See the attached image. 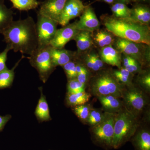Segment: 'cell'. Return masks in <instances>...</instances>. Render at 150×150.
Instances as JSON below:
<instances>
[{
  "mask_svg": "<svg viewBox=\"0 0 150 150\" xmlns=\"http://www.w3.org/2000/svg\"><path fill=\"white\" fill-rule=\"evenodd\" d=\"M2 34L7 46L14 52L30 56L38 47L36 23L32 17L13 20Z\"/></svg>",
  "mask_w": 150,
  "mask_h": 150,
  "instance_id": "1",
  "label": "cell"
},
{
  "mask_svg": "<svg viewBox=\"0 0 150 150\" xmlns=\"http://www.w3.org/2000/svg\"><path fill=\"white\" fill-rule=\"evenodd\" d=\"M103 23L106 30L116 37L150 46L149 26L131 19L111 16L105 17Z\"/></svg>",
  "mask_w": 150,
  "mask_h": 150,
  "instance_id": "2",
  "label": "cell"
},
{
  "mask_svg": "<svg viewBox=\"0 0 150 150\" xmlns=\"http://www.w3.org/2000/svg\"><path fill=\"white\" fill-rule=\"evenodd\" d=\"M139 127L137 116L122 108L115 113L112 148L118 149L131 140Z\"/></svg>",
  "mask_w": 150,
  "mask_h": 150,
  "instance_id": "3",
  "label": "cell"
},
{
  "mask_svg": "<svg viewBox=\"0 0 150 150\" xmlns=\"http://www.w3.org/2000/svg\"><path fill=\"white\" fill-rule=\"evenodd\" d=\"M124 86L119 83L112 73L103 71L91 79L90 88L92 93L97 97L113 96L122 98L125 90Z\"/></svg>",
  "mask_w": 150,
  "mask_h": 150,
  "instance_id": "4",
  "label": "cell"
},
{
  "mask_svg": "<svg viewBox=\"0 0 150 150\" xmlns=\"http://www.w3.org/2000/svg\"><path fill=\"white\" fill-rule=\"evenodd\" d=\"M51 48L50 45L38 46L27 58L30 64L37 71L40 81L44 83L56 69L51 59Z\"/></svg>",
  "mask_w": 150,
  "mask_h": 150,
  "instance_id": "5",
  "label": "cell"
},
{
  "mask_svg": "<svg viewBox=\"0 0 150 150\" xmlns=\"http://www.w3.org/2000/svg\"><path fill=\"white\" fill-rule=\"evenodd\" d=\"M115 113L105 112L101 122L92 126L91 135L93 142L105 149L112 148Z\"/></svg>",
  "mask_w": 150,
  "mask_h": 150,
  "instance_id": "6",
  "label": "cell"
},
{
  "mask_svg": "<svg viewBox=\"0 0 150 150\" xmlns=\"http://www.w3.org/2000/svg\"><path fill=\"white\" fill-rule=\"evenodd\" d=\"M113 45L114 48L121 54L136 59L141 66L149 63V46L118 37L115 39Z\"/></svg>",
  "mask_w": 150,
  "mask_h": 150,
  "instance_id": "7",
  "label": "cell"
},
{
  "mask_svg": "<svg viewBox=\"0 0 150 150\" xmlns=\"http://www.w3.org/2000/svg\"><path fill=\"white\" fill-rule=\"evenodd\" d=\"M35 23L38 46L50 45L58 29V23L37 13V21Z\"/></svg>",
  "mask_w": 150,
  "mask_h": 150,
  "instance_id": "8",
  "label": "cell"
},
{
  "mask_svg": "<svg viewBox=\"0 0 150 150\" xmlns=\"http://www.w3.org/2000/svg\"><path fill=\"white\" fill-rule=\"evenodd\" d=\"M122 98L125 108L136 116L143 111L146 104V99L143 92L133 86L124 91Z\"/></svg>",
  "mask_w": 150,
  "mask_h": 150,
  "instance_id": "9",
  "label": "cell"
},
{
  "mask_svg": "<svg viewBox=\"0 0 150 150\" xmlns=\"http://www.w3.org/2000/svg\"><path fill=\"white\" fill-rule=\"evenodd\" d=\"M79 31L77 27V21L69 23L66 26L57 29L50 45L55 48H64L65 45L70 40H74Z\"/></svg>",
  "mask_w": 150,
  "mask_h": 150,
  "instance_id": "10",
  "label": "cell"
},
{
  "mask_svg": "<svg viewBox=\"0 0 150 150\" xmlns=\"http://www.w3.org/2000/svg\"><path fill=\"white\" fill-rule=\"evenodd\" d=\"M86 6L81 0H67L61 14L59 24L66 26L70 21L80 16L83 12Z\"/></svg>",
  "mask_w": 150,
  "mask_h": 150,
  "instance_id": "11",
  "label": "cell"
},
{
  "mask_svg": "<svg viewBox=\"0 0 150 150\" xmlns=\"http://www.w3.org/2000/svg\"><path fill=\"white\" fill-rule=\"evenodd\" d=\"M67 0H45L40 3L37 13L58 23Z\"/></svg>",
  "mask_w": 150,
  "mask_h": 150,
  "instance_id": "12",
  "label": "cell"
},
{
  "mask_svg": "<svg viewBox=\"0 0 150 150\" xmlns=\"http://www.w3.org/2000/svg\"><path fill=\"white\" fill-rule=\"evenodd\" d=\"M100 22L91 7L86 8L79 20L77 21V27L79 30H86L93 33L98 30Z\"/></svg>",
  "mask_w": 150,
  "mask_h": 150,
  "instance_id": "13",
  "label": "cell"
},
{
  "mask_svg": "<svg viewBox=\"0 0 150 150\" xmlns=\"http://www.w3.org/2000/svg\"><path fill=\"white\" fill-rule=\"evenodd\" d=\"M121 56L122 54L112 45L101 48L99 52V56L103 62L118 69L121 67Z\"/></svg>",
  "mask_w": 150,
  "mask_h": 150,
  "instance_id": "14",
  "label": "cell"
},
{
  "mask_svg": "<svg viewBox=\"0 0 150 150\" xmlns=\"http://www.w3.org/2000/svg\"><path fill=\"white\" fill-rule=\"evenodd\" d=\"M52 62L55 67L63 66L70 61L76 59L77 56L76 52L64 48H55L52 47L51 51Z\"/></svg>",
  "mask_w": 150,
  "mask_h": 150,
  "instance_id": "15",
  "label": "cell"
},
{
  "mask_svg": "<svg viewBox=\"0 0 150 150\" xmlns=\"http://www.w3.org/2000/svg\"><path fill=\"white\" fill-rule=\"evenodd\" d=\"M39 90L40 93V96L35 108L34 114L39 122H46L51 121V118L49 106L46 100V97L45 95L43 94L42 87L39 88Z\"/></svg>",
  "mask_w": 150,
  "mask_h": 150,
  "instance_id": "16",
  "label": "cell"
},
{
  "mask_svg": "<svg viewBox=\"0 0 150 150\" xmlns=\"http://www.w3.org/2000/svg\"><path fill=\"white\" fill-rule=\"evenodd\" d=\"M92 33L86 30H80L74 40L76 41L77 47L78 55L88 51L93 44Z\"/></svg>",
  "mask_w": 150,
  "mask_h": 150,
  "instance_id": "17",
  "label": "cell"
},
{
  "mask_svg": "<svg viewBox=\"0 0 150 150\" xmlns=\"http://www.w3.org/2000/svg\"><path fill=\"white\" fill-rule=\"evenodd\" d=\"M135 150H150V133L149 130L136 132L131 139Z\"/></svg>",
  "mask_w": 150,
  "mask_h": 150,
  "instance_id": "18",
  "label": "cell"
},
{
  "mask_svg": "<svg viewBox=\"0 0 150 150\" xmlns=\"http://www.w3.org/2000/svg\"><path fill=\"white\" fill-rule=\"evenodd\" d=\"M142 24L148 25L150 23V10L149 7L144 5L135 6L131 9L130 18Z\"/></svg>",
  "mask_w": 150,
  "mask_h": 150,
  "instance_id": "19",
  "label": "cell"
},
{
  "mask_svg": "<svg viewBox=\"0 0 150 150\" xmlns=\"http://www.w3.org/2000/svg\"><path fill=\"white\" fill-rule=\"evenodd\" d=\"M105 112L116 113L123 107V102L118 98L109 95L97 97Z\"/></svg>",
  "mask_w": 150,
  "mask_h": 150,
  "instance_id": "20",
  "label": "cell"
},
{
  "mask_svg": "<svg viewBox=\"0 0 150 150\" xmlns=\"http://www.w3.org/2000/svg\"><path fill=\"white\" fill-rule=\"evenodd\" d=\"M13 11L6 6L5 0H0V34L13 21Z\"/></svg>",
  "mask_w": 150,
  "mask_h": 150,
  "instance_id": "21",
  "label": "cell"
},
{
  "mask_svg": "<svg viewBox=\"0 0 150 150\" xmlns=\"http://www.w3.org/2000/svg\"><path fill=\"white\" fill-rule=\"evenodd\" d=\"M25 58V56L23 55L21 59L16 63L11 69H8L0 72V90L9 88L11 86L14 79L15 70L22 60Z\"/></svg>",
  "mask_w": 150,
  "mask_h": 150,
  "instance_id": "22",
  "label": "cell"
},
{
  "mask_svg": "<svg viewBox=\"0 0 150 150\" xmlns=\"http://www.w3.org/2000/svg\"><path fill=\"white\" fill-rule=\"evenodd\" d=\"M90 94L85 91L76 93H67L66 104L68 106L74 107L78 105L85 104L89 100Z\"/></svg>",
  "mask_w": 150,
  "mask_h": 150,
  "instance_id": "23",
  "label": "cell"
},
{
  "mask_svg": "<svg viewBox=\"0 0 150 150\" xmlns=\"http://www.w3.org/2000/svg\"><path fill=\"white\" fill-rule=\"evenodd\" d=\"M113 35L107 30H98L93 37V40L100 48L112 45L115 38Z\"/></svg>",
  "mask_w": 150,
  "mask_h": 150,
  "instance_id": "24",
  "label": "cell"
},
{
  "mask_svg": "<svg viewBox=\"0 0 150 150\" xmlns=\"http://www.w3.org/2000/svg\"><path fill=\"white\" fill-rule=\"evenodd\" d=\"M119 83L128 87L133 86L132 80L134 74H131L126 69L121 67L118 69L115 70L112 73Z\"/></svg>",
  "mask_w": 150,
  "mask_h": 150,
  "instance_id": "25",
  "label": "cell"
},
{
  "mask_svg": "<svg viewBox=\"0 0 150 150\" xmlns=\"http://www.w3.org/2000/svg\"><path fill=\"white\" fill-rule=\"evenodd\" d=\"M14 8L20 11H29L35 9L40 6L38 0H9Z\"/></svg>",
  "mask_w": 150,
  "mask_h": 150,
  "instance_id": "26",
  "label": "cell"
},
{
  "mask_svg": "<svg viewBox=\"0 0 150 150\" xmlns=\"http://www.w3.org/2000/svg\"><path fill=\"white\" fill-rule=\"evenodd\" d=\"M121 59L123 68L131 74H134L142 71V66L136 59L123 54L121 56Z\"/></svg>",
  "mask_w": 150,
  "mask_h": 150,
  "instance_id": "27",
  "label": "cell"
},
{
  "mask_svg": "<svg viewBox=\"0 0 150 150\" xmlns=\"http://www.w3.org/2000/svg\"><path fill=\"white\" fill-rule=\"evenodd\" d=\"M111 10L114 17L116 18L129 19L131 16V9L123 3L119 2L114 4L111 7Z\"/></svg>",
  "mask_w": 150,
  "mask_h": 150,
  "instance_id": "28",
  "label": "cell"
},
{
  "mask_svg": "<svg viewBox=\"0 0 150 150\" xmlns=\"http://www.w3.org/2000/svg\"><path fill=\"white\" fill-rule=\"evenodd\" d=\"M75 114L82 121L87 122L92 108L89 105H82L72 107Z\"/></svg>",
  "mask_w": 150,
  "mask_h": 150,
  "instance_id": "29",
  "label": "cell"
},
{
  "mask_svg": "<svg viewBox=\"0 0 150 150\" xmlns=\"http://www.w3.org/2000/svg\"><path fill=\"white\" fill-rule=\"evenodd\" d=\"M76 79L79 82L86 84L88 80L89 73L87 69L76 59Z\"/></svg>",
  "mask_w": 150,
  "mask_h": 150,
  "instance_id": "30",
  "label": "cell"
},
{
  "mask_svg": "<svg viewBox=\"0 0 150 150\" xmlns=\"http://www.w3.org/2000/svg\"><path fill=\"white\" fill-rule=\"evenodd\" d=\"M67 93H76L85 91V84L81 83L76 79L68 81Z\"/></svg>",
  "mask_w": 150,
  "mask_h": 150,
  "instance_id": "31",
  "label": "cell"
},
{
  "mask_svg": "<svg viewBox=\"0 0 150 150\" xmlns=\"http://www.w3.org/2000/svg\"><path fill=\"white\" fill-rule=\"evenodd\" d=\"M76 58L72 61H70L63 66V69L67 75L68 81L76 79Z\"/></svg>",
  "mask_w": 150,
  "mask_h": 150,
  "instance_id": "32",
  "label": "cell"
},
{
  "mask_svg": "<svg viewBox=\"0 0 150 150\" xmlns=\"http://www.w3.org/2000/svg\"><path fill=\"white\" fill-rule=\"evenodd\" d=\"M104 113L99 109L92 108L87 123L91 126H93L101 122L104 117Z\"/></svg>",
  "mask_w": 150,
  "mask_h": 150,
  "instance_id": "33",
  "label": "cell"
},
{
  "mask_svg": "<svg viewBox=\"0 0 150 150\" xmlns=\"http://www.w3.org/2000/svg\"><path fill=\"white\" fill-rule=\"evenodd\" d=\"M140 86L147 91L150 90V72H145L140 75L138 79Z\"/></svg>",
  "mask_w": 150,
  "mask_h": 150,
  "instance_id": "34",
  "label": "cell"
},
{
  "mask_svg": "<svg viewBox=\"0 0 150 150\" xmlns=\"http://www.w3.org/2000/svg\"><path fill=\"white\" fill-rule=\"evenodd\" d=\"M11 50V48L6 46L4 50L0 53V72L8 69L6 65V62L7 60L8 54Z\"/></svg>",
  "mask_w": 150,
  "mask_h": 150,
  "instance_id": "35",
  "label": "cell"
},
{
  "mask_svg": "<svg viewBox=\"0 0 150 150\" xmlns=\"http://www.w3.org/2000/svg\"><path fill=\"white\" fill-rule=\"evenodd\" d=\"M88 55L91 59L92 61L97 67H99L100 69H101L103 68L104 67V63L103 62L99 56L95 53H93L88 54Z\"/></svg>",
  "mask_w": 150,
  "mask_h": 150,
  "instance_id": "36",
  "label": "cell"
},
{
  "mask_svg": "<svg viewBox=\"0 0 150 150\" xmlns=\"http://www.w3.org/2000/svg\"><path fill=\"white\" fill-rule=\"evenodd\" d=\"M85 64L87 67L90 69L94 71H98L100 69L99 67H97L92 61L90 57L89 56L88 54L86 56L85 59Z\"/></svg>",
  "mask_w": 150,
  "mask_h": 150,
  "instance_id": "37",
  "label": "cell"
},
{
  "mask_svg": "<svg viewBox=\"0 0 150 150\" xmlns=\"http://www.w3.org/2000/svg\"><path fill=\"white\" fill-rule=\"evenodd\" d=\"M11 115L7 114L5 115H0V131H2L7 123L11 118Z\"/></svg>",
  "mask_w": 150,
  "mask_h": 150,
  "instance_id": "38",
  "label": "cell"
},
{
  "mask_svg": "<svg viewBox=\"0 0 150 150\" xmlns=\"http://www.w3.org/2000/svg\"><path fill=\"white\" fill-rule=\"evenodd\" d=\"M120 3H123V4H128L130 1V0H118Z\"/></svg>",
  "mask_w": 150,
  "mask_h": 150,
  "instance_id": "39",
  "label": "cell"
},
{
  "mask_svg": "<svg viewBox=\"0 0 150 150\" xmlns=\"http://www.w3.org/2000/svg\"><path fill=\"white\" fill-rule=\"evenodd\" d=\"M105 2L108 3V4H112L114 2V0H103Z\"/></svg>",
  "mask_w": 150,
  "mask_h": 150,
  "instance_id": "40",
  "label": "cell"
},
{
  "mask_svg": "<svg viewBox=\"0 0 150 150\" xmlns=\"http://www.w3.org/2000/svg\"><path fill=\"white\" fill-rule=\"evenodd\" d=\"M135 1H148L149 0H135Z\"/></svg>",
  "mask_w": 150,
  "mask_h": 150,
  "instance_id": "41",
  "label": "cell"
}]
</instances>
